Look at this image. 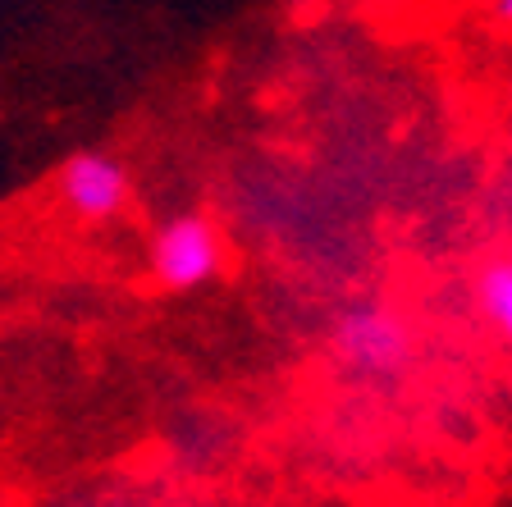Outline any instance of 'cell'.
I'll use <instances>...</instances> for the list:
<instances>
[{
	"label": "cell",
	"instance_id": "5",
	"mask_svg": "<svg viewBox=\"0 0 512 507\" xmlns=\"http://www.w3.org/2000/svg\"><path fill=\"white\" fill-rule=\"evenodd\" d=\"M494 14H499L503 23H512V0H499V5H494Z\"/></svg>",
	"mask_w": 512,
	"mask_h": 507
},
{
	"label": "cell",
	"instance_id": "4",
	"mask_svg": "<svg viewBox=\"0 0 512 507\" xmlns=\"http://www.w3.org/2000/svg\"><path fill=\"white\" fill-rule=\"evenodd\" d=\"M476 302H480V316L512 343V261H490L480 270Z\"/></svg>",
	"mask_w": 512,
	"mask_h": 507
},
{
	"label": "cell",
	"instance_id": "2",
	"mask_svg": "<svg viewBox=\"0 0 512 507\" xmlns=\"http://www.w3.org/2000/svg\"><path fill=\"white\" fill-rule=\"evenodd\" d=\"M330 352L339 366L357 370V375H398L412 357V329L398 311L366 302V307H348L330 329Z\"/></svg>",
	"mask_w": 512,
	"mask_h": 507
},
{
	"label": "cell",
	"instance_id": "6",
	"mask_svg": "<svg viewBox=\"0 0 512 507\" xmlns=\"http://www.w3.org/2000/svg\"><path fill=\"white\" fill-rule=\"evenodd\" d=\"M101 507H128V503H101Z\"/></svg>",
	"mask_w": 512,
	"mask_h": 507
},
{
	"label": "cell",
	"instance_id": "3",
	"mask_svg": "<svg viewBox=\"0 0 512 507\" xmlns=\"http://www.w3.org/2000/svg\"><path fill=\"white\" fill-rule=\"evenodd\" d=\"M55 192L78 220H115L128 206V169L106 151H74L55 174Z\"/></svg>",
	"mask_w": 512,
	"mask_h": 507
},
{
	"label": "cell",
	"instance_id": "1",
	"mask_svg": "<svg viewBox=\"0 0 512 507\" xmlns=\"http://www.w3.org/2000/svg\"><path fill=\"white\" fill-rule=\"evenodd\" d=\"M151 279L170 293H192L224 270V233L211 215L183 211L151 233Z\"/></svg>",
	"mask_w": 512,
	"mask_h": 507
}]
</instances>
